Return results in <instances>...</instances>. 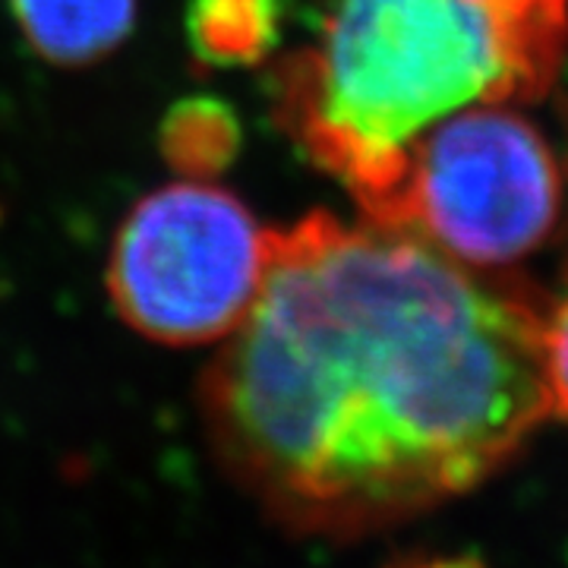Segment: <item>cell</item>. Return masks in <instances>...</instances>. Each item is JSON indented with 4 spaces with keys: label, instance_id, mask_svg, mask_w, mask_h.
Instances as JSON below:
<instances>
[{
    "label": "cell",
    "instance_id": "obj_4",
    "mask_svg": "<svg viewBox=\"0 0 568 568\" xmlns=\"http://www.w3.org/2000/svg\"><path fill=\"white\" fill-rule=\"evenodd\" d=\"M268 237L234 193L168 183L126 215L108 263V294L130 328L164 345L231 335L256 304Z\"/></svg>",
    "mask_w": 568,
    "mask_h": 568
},
{
    "label": "cell",
    "instance_id": "obj_2",
    "mask_svg": "<svg viewBox=\"0 0 568 568\" xmlns=\"http://www.w3.org/2000/svg\"><path fill=\"white\" fill-rule=\"evenodd\" d=\"M566 48L568 0H332L268 95L297 149L379 222L417 136L465 108L547 95Z\"/></svg>",
    "mask_w": 568,
    "mask_h": 568
},
{
    "label": "cell",
    "instance_id": "obj_3",
    "mask_svg": "<svg viewBox=\"0 0 568 568\" xmlns=\"http://www.w3.org/2000/svg\"><path fill=\"white\" fill-rule=\"evenodd\" d=\"M559 200L544 133L506 104H477L414 140L376 224L410 231L458 263L499 268L547 241Z\"/></svg>",
    "mask_w": 568,
    "mask_h": 568
},
{
    "label": "cell",
    "instance_id": "obj_6",
    "mask_svg": "<svg viewBox=\"0 0 568 568\" xmlns=\"http://www.w3.org/2000/svg\"><path fill=\"white\" fill-rule=\"evenodd\" d=\"M278 39V0H193L190 41L209 63L260 61Z\"/></svg>",
    "mask_w": 568,
    "mask_h": 568
},
{
    "label": "cell",
    "instance_id": "obj_9",
    "mask_svg": "<svg viewBox=\"0 0 568 568\" xmlns=\"http://www.w3.org/2000/svg\"><path fill=\"white\" fill-rule=\"evenodd\" d=\"M388 568H487L477 556H414Z\"/></svg>",
    "mask_w": 568,
    "mask_h": 568
},
{
    "label": "cell",
    "instance_id": "obj_1",
    "mask_svg": "<svg viewBox=\"0 0 568 568\" xmlns=\"http://www.w3.org/2000/svg\"><path fill=\"white\" fill-rule=\"evenodd\" d=\"M544 310L424 237L313 212L268 237L205 369L227 474L287 530L364 537L462 496L549 414Z\"/></svg>",
    "mask_w": 568,
    "mask_h": 568
},
{
    "label": "cell",
    "instance_id": "obj_5",
    "mask_svg": "<svg viewBox=\"0 0 568 568\" xmlns=\"http://www.w3.org/2000/svg\"><path fill=\"white\" fill-rule=\"evenodd\" d=\"M10 7L32 51L61 67L102 61L136 20V0H10Z\"/></svg>",
    "mask_w": 568,
    "mask_h": 568
},
{
    "label": "cell",
    "instance_id": "obj_7",
    "mask_svg": "<svg viewBox=\"0 0 568 568\" xmlns=\"http://www.w3.org/2000/svg\"><path fill=\"white\" fill-rule=\"evenodd\" d=\"M241 145V126L219 99H186L162 123V152L186 178H212Z\"/></svg>",
    "mask_w": 568,
    "mask_h": 568
},
{
    "label": "cell",
    "instance_id": "obj_8",
    "mask_svg": "<svg viewBox=\"0 0 568 568\" xmlns=\"http://www.w3.org/2000/svg\"><path fill=\"white\" fill-rule=\"evenodd\" d=\"M540 354H544V383L549 410L568 420V278L556 304L544 313L540 325Z\"/></svg>",
    "mask_w": 568,
    "mask_h": 568
}]
</instances>
